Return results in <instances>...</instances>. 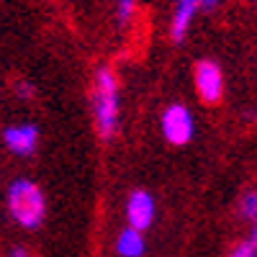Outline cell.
Segmentation results:
<instances>
[{"mask_svg":"<svg viewBox=\"0 0 257 257\" xmlns=\"http://www.w3.org/2000/svg\"><path fill=\"white\" fill-rule=\"evenodd\" d=\"M193 82H196V93L203 103L216 105L224 98V72L213 59H201L196 64Z\"/></svg>","mask_w":257,"mask_h":257,"instance_id":"cell-4","label":"cell"},{"mask_svg":"<svg viewBox=\"0 0 257 257\" xmlns=\"http://www.w3.org/2000/svg\"><path fill=\"white\" fill-rule=\"evenodd\" d=\"M229 257H257V249H254L249 242H242V244H237V247L231 249Z\"/></svg>","mask_w":257,"mask_h":257,"instance_id":"cell-12","label":"cell"},{"mask_svg":"<svg viewBox=\"0 0 257 257\" xmlns=\"http://www.w3.org/2000/svg\"><path fill=\"white\" fill-rule=\"evenodd\" d=\"M160 128H162V137L173 147H185L196 134V118H193L188 105L170 103L160 116Z\"/></svg>","mask_w":257,"mask_h":257,"instance_id":"cell-3","label":"cell"},{"mask_svg":"<svg viewBox=\"0 0 257 257\" xmlns=\"http://www.w3.org/2000/svg\"><path fill=\"white\" fill-rule=\"evenodd\" d=\"M13 93H16L18 98H24V100H31V98L36 95V90H34V85H31L29 80H18V82L13 85Z\"/></svg>","mask_w":257,"mask_h":257,"instance_id":"cell-11","label":"cell"},{"mask_svg":"<svg viewBox=\"0 0 257 257\" xmlns=\"http://www.w3.org/2000/svg\"><path fill=\"white\" fill-rule=\"evenodd\" d=\"M8 211L16 224H21L24 229H36L41 226L47 216V196L41 185H36L29 178H16L8 185Z\"/></svg>","mask_w":257,"mask_h":257,"instance_id":"cell-2","label":"cell"},{"mask_svg":"<svg viewBox=\"0 0 257 257\" xmlns=\"http://www.w3.org/2000/svg\"><path fill=\"white\" fill-rule=\"evenodd\" d=\"M8 257H29V252H26V247H13L8 252Z\"/></svg>","mask_w":257,"mask_h":257,"instance_id":"cell-13","label":"cell"},{"mask_svg":"<svg viewBox=\"0 0 257 257\" xmlns=\"http://www.w3.org/2000/svg\"><path fill=\"white\" fill-rule=\"evenodd\" d=\"M155 198L152 193L139 188V190H132L126 198V224L134 226L139 231H147L155 221Z\"/></svg>","mask_w":257,"mask_h":257,"instance_id":"cell-6","label":"cell"},{"mask_svg":"<svg viewBox=\"0 0 257 257\" xmlns=\"http://www.w3.org/2000/svg\"><path fill=\"white\" fill-rule=\"evenodd\" d=\"M116 249L121 257H142L144 249H147V242H144V234L134 226H126L118 237H116Z\"/></svg>","mask_w":257,"mask_h":257,"instance_id":"cell-8","label":"cell"},{"mask_svg":"<svg viewBox=\"0 0 257 257\" xmlns=\"http://www.w3.org/2000/svg\"><path fill=\"white\" fill-rule=\"evenodd\" d=\"M93 121L103 142H111L121 123V88L111 67H100L93 80Z\"/></svg>","mask_w":257,"mask_h":257,"instance_id":"cell-1","label":"cell"},{"mask_svg":"<svg viewBox=\"0 0 257 257\" xmlns=\"http://www.w3.org/2000/svg\"><path fill=\"white\" fill-rule=\"evenodd\" d=\"M137 13V0H116V21L121 26H126Z\"/></svg>","mask_w":257,"mask_h":257,"instance_id":"cell-9","label":"cell"},{"mask_svg":"<svg viewBox=\"0 0 257 257\" xmlns=\"http://www.w3.org/2000/svg\"><path fill=\"white\" fill-rule=\"evenodd\" d=\"M219 0H175L173 21H170V36L173 41H183L185 34L190 31V24L196 21L201 11H213Z\"/></svg>","mask_w":257,"mask_h":257,"instance_id":"cell-5","label":"cell"},{"mask_svg":"<svg viewBox=\"0 0 257 257\" xmlns=\"http://www.w3.org/2000/svg\"><path fill=\"white\" fill-rule=\"evenodd\" d=\"M254 249H257V221H254V229H252V242H249Z\"/></svg>","mask_w":257,"mask_h":257,"instance_id":"cell-14","label":"cell"},{"mask_svg":"<svg viewBox=\"0 0 257 257\" xmlns=\"http://www.w3.org/2000/svg\"><path fill=\"white\" fill-rule=\"evenodd\" d=\"M3 144L16 157H29L39 144V126L36 123H13L3 128Z\"/></svg>","mask_w":257,"mask_h":257,"instance_id":"cell-7","label":"cell"},{"mask_svg":"<svg viewBox=\"0 0 257 257\" xmlns=\"http://www.w3.org/2000/svg\"><path fill=\"white\" fill-rule=\"evenodd\" d=\"M239 213L249 221H257V190H249L244 193V198L239 203Z\"/></svg>","mask_w":257,"mask_h":257,"instance_id":"cell-10","label":"cell"}]
</instances>
